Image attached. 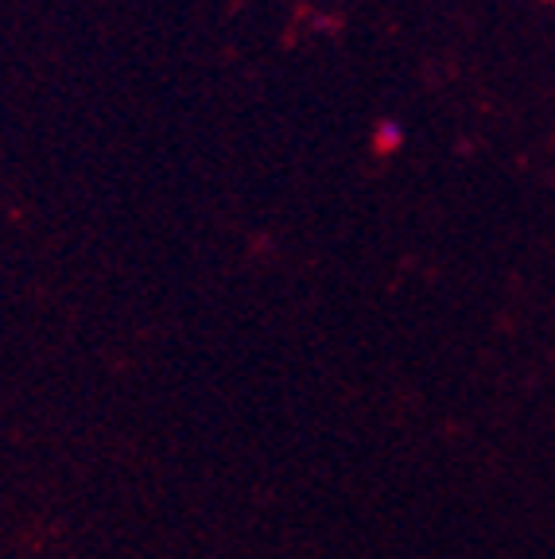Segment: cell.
<instances>
[{"mask_svg":"<svg viewBox=\"0 0 555 559\" xmlns=\"http://www.w3.org/2000/svg\"><path fill=\"white\" fill-rule=\"evenodd\" d=\"M404 144V129H400L397 121H381L374 129V148H377V156H392V152Z\"/></svg>","mask_w":555,"mask_h":559,"instance_id":"cell-1","label":"cell"}]
</instances>
